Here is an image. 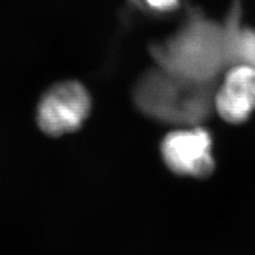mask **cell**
Here are the masks:
<instances>
[{
  "mask_svg": "<svg viewBox=\"0 0 255 255\" xmlns=\"http://www.w3.org/2000/svg\"><path fill=\"white\" fill-rule=\"evenodd\" d=\"M170 73L207 82L231 62L230 27L197 19L174 39L162 57Z\"/></svg>",
  "mask_w": 255,
  "mask_h": 255,
  "instance_id": "cell-1",
  "label": "cell"
},
{
  "mask_svg": "<svg viewBox=\"0 0 255 255\" xmlns=\"http://www.w3.org/2000/svg\"><path fill=\"white\" fill-rule=\"evenodd\" d=\"M206 82L174 75L152 74L135 91L139 109L158 121L194 126L207 116L211 96Z\"/></svg>",
  "mask_w": 255,
  "mask_h": 255,
  "instance_id": "cell-2",
  "label": "cell"
},
{
  "mask_svg": "<svg viewBox=\"0 0 255 255\" xmlns=\"http://www.w3.org/2000/svg\"><path fill=\"white\" fill-rule=\"evenodd\" d=\"M92 101L85 87L66 81L50 87L39 100L36 122L50 136H61L81 128L91 112Z\"/></svg>",
  "mask_w": 255,
  "mask_h": 255,
  "instance_id": "cell-3",
  "label": "cell"
},
{
  "mask_svg": "<svg viewBox=\"0 0 255 255\" xmlns=\"http://www.w3.org/2000/svg\"><path fill=\"white\" fill-rule=\"evenodd\" d=\"M211 134L193 127L169 133L162 141V156L168 168L180 175L206 178L214 170Z\"/></svg>",
  "mask_w": 255,
  "mask_h": 255,
  "instance_id": "cell-4",
  "label": "cell"
},
{
  "mask_svg": "<svg viewBox=\"0 0 255 255\" xmlns=\"http://www.w3.org/2000/svg\"><path fill=\"white\" fill-rule=\"evenodd\" d=\"M214 107L219 116L230 124H242L255 110V98L235 84L225 81L215 94Z\"/></svg>",
  "mask_w": 255,
  "mask_h": 255,
  "instance_id": "cell-5",
  "label": "cell"
},
{
  "mask_svg": "<svg viewBox=\"0 0 255 255\" xmlns=\"http://www.w3.org/2000/svg\"><path fill=\"white\" fill-rule=\"evenodd\" d=\"M242 6L234 0L228 16L230 27V55L232 64H247L255 67V29L241 23Z\"/></svg>",
  "mask_w": 255,
  "mask_h": 255,
  "instance_id": "cell-6",
  "label": "cell"
},
{
  "mask_svg": "<svg viewBox=\"0 0 255 255\" xmlns=\"http://www.w3.org/2000/svg\"><path fill=\"white\" fill-rule=\"evenodd\" d=\"M225 81L242 87L255 98V67L247 64H235L228 70Z\"/></svg>",
  "mask_w": 255,
  "mask_h": 255,
  "instance_id": "cell-7",
  "label": "cell"
},
{
  "mask_svg": "<svg viewBox=\"0 0 255 255\" xmlns=\"http://www.w3.org/2000/svg\"><path fill=\"white\" fill-rule=\"evenodd\" d=\"M149 5L158 10H169L177 5L178 0H147Z\"/></svg>",
  "mask_w": 255,
  "mask_h": 255,
  "instance_id": "cell-8",
  "label": "cell"
}]
</instances>
